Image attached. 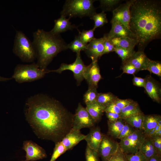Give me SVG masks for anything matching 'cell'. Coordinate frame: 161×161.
Returning a JSON list of instances; mask_svg holds the SVG:
<instances>
[{
	"label": "cell",
	"mask_w": 161,
	"mask_h": 161,
	"mask_svg": "<svg viewBox=\"0 0 161 161\" xmlns=\"http://www.w3.org/2000/svg\"><path fill=\"white\" fill-rule=\"evenodd\" d=\"M111 41L115 47L133 50L137 44L136 39L128 38H116L111 39Z\"/></svg>",
	"instance_id": "cell-24"
},
{
	"label": "cell",
	"mask_w": 161,
	"mask_h": 161,
	"mask_svg": "<svg viewBox=\"0 0 161 161\" xmlns=\"http://www.w3.org/2000/svg\"><path fill=\"white\" fill-rule=\"evenodd\" d=\"M103 37L104 39V50L103 55L114 51L115 46L112 43L111 39L108 37L107 34H105Z\"/></svg>",
	"instance_id": "cell-37"
},
{
	"label": "cell",
	"mask_w": 161,
	"mask_h": 161,
	"mask_svg": "<svg viewBox=\"0 0 161 161\" xmlns=\"http://www.w3.org/2000/svg\"><path fill=\"white\" fill-rule=\"evenodd\" d=\"M129 27L143 51L151 41L161 37V1L134 0L130 8Z\"/></svg>",
	"instance_id": "cell-2"
},
{
	"label": "cell",
	"mask_w": 161,
	"mask_h": 161,
	"mask_svg": "<svg viewBox=\"0 0 161 161\" xmlns=\"http://www.w3.org/2000/svg\"><path fill=\"white\" fill-rule=\"evenodd\" d=\"M32 42L38 58L37 64L42 69L46 67L60 52L67 49V44L60 34L38 29L33 33Z\"/></svg>",
	"instance_id": "cell-3"
},
{
	"label": "cell",
	"mask_w": 161,
	"mask_h": 161,
	"mask_svg": "<svg viewBox=\"0 0 161 161\" xmlns=\"http://www.w3.org/2000/svg\"><path fill=\"white\" fill-rule=\"evenodd\" d=\"M104 39L103 37L95 38L88 44L84 51L92 61L98 60L103 55L104 50Z\"/></svg>",
	"instance_id": "cell-14"
},
{
	"label": "cell",
	"mask_w": 161,
	"mask_h": 161,
	"mask_svg": "<svg viewBox=\"0 0 161 161\" xmlns=\"http://www.w3.org/2000/svg\"><path fill=\"white\" fill-rule=\"evenodd\" d=\"M161 120L160 115H145L142 130L145 136L157 126L159 122Z\"/></svg>",
	"instance_id": "cell-21"
},
{
	"label": "cell",
	"mask_w": 161,
	"mask_h": 161,
	"mask_svg": "<svg viewBox=\"0 0 161 161\" xmlns=\"http://www.w3.org/2000/svg\"><path fill=\"white\" fill-rule=\"evenodd\" d=\"M94 0H67L61 11V16L81 18H90L96 13V8L93 5Z\"/></svg>",
	"instance_id": "cell-4"
},
{
	"label": "cell",
	"mask_w": 161,
	"mask_h": 161,
	"mask_svg": "<svg viewBox=\"0 0 161 161\" xmlns=\"http://www.w3.org/2000/svg\"><path fill=\"white\" fill-rule=\"evenodd\" d=\"M87 44L84 43L81 41L79 35L76 36L72 41L67 44V49H70L73 52L77 53L80 52L81 51H84Z\"/></svg>",
	"instance_id": "cell-29"
},
{
	"label": "cell",
	"mask_w": 161,
	"mask_h": 161,
	"mask_svg": "<svg viewBox=\"0 0 161 161\" xmlns=\"http://www.w3.org/2000/svg\"><path fill=\"white\" fill-rule=\"evenodd\" d=\"M150 73L161 76V63L160 61L150 59L146 69Z\"/></svg>",
	"instance_id": "cell-33"
},
{
	"label": "cell",
	"mask_w": 161,
	"mask_h": 161,
	"mask_svg": "<svg viewBox=\"0 0 161 161\" xmlns=\"http://www.w3.org/2000/svg\"><path fill=\"white\" fill-rule=\"evenodd\" d=\"M160 129H161V120L159 122L157 126L146 137H153L156 132Z\"/></svg>",
	"instance_id": "cell-47"
},
{
	"label": "cell",
	"mask_w": 161,
	"mask_h": 161,
	"mask_svg": "<svg viewBox=\"0 0 161 161\" xmlns=\"http://www.w3.org/2000/svg\"><path fill=\"white\" fill-rule=\"evenodd\" d=\"M150 59L144 52L135 51L127 60L122 64L127 63L132 65L138 72L140 71L146 70Z\"/></svg>",
	"instance_id": "cell-15"
},
{
	"label": "cell",
	"mask_w": 161,
	"mask_h": 161,
	"mask_svg": "<svg viewBox=\"0 0 161 161\" xmlns=\"http://www.w3.org/2000/svg\"><path fill=\"white\" fill-rule=\"evenodd\" d=\"M95 29L94 28L89 30H83L81 32H79V35L81 41L84 44H87L95 38L94 32Z\"/></svg>",
	"instance_id": "cell-36"
},
{
	"label": "cell",
	"mask_w": 161,
	"mask_h": 161,
	"mask_svg": "<svg viewBox=\"0 0 161 161\" xmlns=\"http://www.w3.org/2000/svg\"><path fill=\"white\" fill-rule=\"evenodd\" d=\"M104 134L101 132L99 127L92 129L86 136L84 140L87 142V146L97 152Z\"/></svg>",
	"instance_id": "cell-19"
},
{
	"label": "cell",
	"mask_w": 161,
	"mask_h": 161,
	"mask_svg": "<svg viewBox=\"0 0 161 161\" xmlns=\"http://www.w3.org/2000/svg\"><path fill=\"white\" fill-rule=\"evenodd\" d=\"M55 144L53 151L49 161H55L61 155L67 151L61 141Z\"/></svg>",
	"instance_id": "cell-35"
},
{
	"label": "cell",
	"mask_w": 161,
	"mask_h": 161,
	"mask_svg": "<svg viewBox=\"0 0 161 161\" xmlns=\"http://www.w3.org/2000/svg\"><path fill=\"white\" fill-rule=\"evenodd\" d=\"M125 154L127 161H147L145 157L139 151L134 154Z\"/></svg>",
	"instance_id": "cell-39"
},
{
	"label": "cell",
	"mask_w": 161,
	"mask_h": 161,
	"mask_svg": "<svg viewBox=\"0 0 161 161\" xmlns=\"http://www.w3.org/2000/svg\"><path fill=\"white\" fill-rule=\"evenodd\" d=\"M119 147L118 143L104 135L97 152L103 161H107L117 152Z\"/></svg>",
	"instance_id": "cell-11"
},
{
	"label": "cell",
	"mask_w": 161,
	"mask_h": 161,
	"mask_svg": "<svg viewBox=\"0 0 161 161\" xmlns=\"http://www.w3.org/2000/svg\"><path fill=\"white\" fill-rule=\"evenodd\" d=\"M100 7L102 11H113L122 1L120 0H100Z\"/></svg>",
	"instance_id": "cell-30"
},
{
	"label": "cell",
	"mask_w": 161,
	"mask_h": 161,
	"mask_svg": "<svg viewBox=\"0 0 161 161\" xmlns=\"http://www.w3.org/2000/svg\"><path fill=\"white\" fill-rule=\"evenodd\" d=\"M145 90L149 97L154 101L160 103L161 101V88L160 83L151 75L145 78Z\"/></svg>",
	"instance_id": "cell-13"
},
{
	"label": "cell",
	"mask_w": 161,
	"mask_h": 161,
	"mask_svg": "<svg viewBox=\"0 0 161 161\" xmlns=\"http://www.w3.org/2000/svg\"><path fill=\"white\" fill-rule=\"evenodd\" d=\"M142 112L138 103L133 100L128 105L121 110L120 117L123 119Z\"/></svg>",
	"instance_id": "cell-25"
},
{
	"label": "cell",
	"mask_w": 161,
	"mask_h": 161,
	"mask_svg": "<svg viewBox=\"0 0 161 161\" xmlns=\"http://www.w3.org/2000/svg\"><path fill=\"white\" fill-rule=\"evenodd\" d=\"M86 136L82 134L80 130L72 128L61 142L67 151L72 149L80 142L84 140Z\"/></svg>",
	"instance_id": "cell-17"
},
{
	"label": "cell",
	"mask_w": 161,
	"mask_h": 161,
	"mask_svg": "<svg viewBox=\"0 0 161 161\" xmlns=\"http://www.w3.org/2000/svg\"><path fill=\"white\" fill-rule=\"evenodd\" d=\"M125 123L121 119L114 122L108 121V134L111 137L117 138Z\"/></svg>",
	"instance_id": "cell-26"
},
{
	"label": "cell",
	"mask_w": 161,
	"mask_h": 161,
	"mask_svg": "<svg viewBox=\"0 0 161 161\" xmlns=\"http://www.w3.org/2000/svg\"><path fill=\"white\" fill-rule=\"evenodd\" d=\"M147 161H161V156L157 154L151 157Z\"/></svg>",
	"instance_id": "cell-48"
},
{
	"label": "cell",
	"mask_w": 161,
	"mask_h": 161,
	"mask_svg": "<svg viewBox=\"0 0 161 161\" xmlns=\"http://www.w3.org/2000/svg\"><path fill=\"white\" fill-rule=\"evenodd\" d=\"M133 101L131 99H121L117 98L114 102L116 106L121 110L126 107Z\"/></svg>",
	"instance_id": "cell-43"
},
{
	"label": "cell",
	"mask_w": 161,
	"mask_h": 161,
	"mask_svg": "<svg viewBox=\"0 0 161 161\" xmlns=\"http://www.w3.org/2000/svg\"><path fill=\"white\" fill-rule=\"evenodd\" d=\"M151 138L157 154L161 156V137L155 136Z\"/></svg>",
	"instance_id": "cell-44"
},
{
	"label": "cell",
	"mask_w": 161,
	"mask_h": 161,
	"mask_svg": "<svg viewBox=\"0 0 161 161\" xmlns=\"http://www.w3.org/2000/svg\"><path fill=\"white\" fill-rule=\"evenodd\" d=\"M139 80L141 87L144 88L145 83V79L139 77Z\"/></svg>",
	"instance_id": "cell-50"
},
{
	"label": "cell",
	"mask_w": 161,
	"mask_h": 161,
	"mask_svg": "<svg viewBox=\"0 0 161 161\" xmlns=\"http://www.w3.org/2000/svg\"><path fill=\"white\" fill-rule=\"evenodd\" d=\"M121 109L118 107L114 103H112L105 107L104 112H110L116 113L118 114L120 113Z\"/></svg>",
	"instance_id": "cell-45"
},
{
	"label": "cell",
	"mask_w": 161,
	"mask_h": 161,
	"mask_svg": "<svg viewBox=\"0 0 161 161\" xmlns=\"http://www.w3.org/2000/svg\"><path fill=\"white\" fill-rule=\"evenodd\" d=\"M121 69L123 71V73L133 74L137 72L136 69L132 65L127 63H123Z\"/></svg>",
	"instance_id": "cell-42"
},
{
	"label": "cell",
	"mask_w": 161,
	"mask_h": 161,
	"mask_svg": "<svg viewBox=\"0 0 161 161\" xmlns=\"http://www.w3.org/2000/svg\"><path fill=\"white\" fill-rule=\"evenodd\" d=\"M23 149L26 152V159L24 161H34L47 157L45 150L31 140L24 142Z\"/></svg>",
	"instance_id": "cell-12"
},
{
	"label": "cell",
	"mask_w": 161,
	"mask_h": 161,
	"mask_svg": "<svg viewBox=\"0 0 161 161\" xmlns=\"http://www.w3.org/2000/svg\"><path fill=\"white\" fill-rule=\"evenodd\" d=\"M70 19L61 16L59 18L55 20L54 26L50 31L54 34H60L66 31L77 28L75 25L71 24L69 21Z\"/></svg>",
	"instance_id": "cell-20"
},
{
	"label": "cell",
	"mask_w": 161,
	"mask_h": 161,
	"mask_svg": "<svg viewBox=\"0 0 161 161\" xmlns=\"http://www.w3.org/2000/svg\"><path fill=\"white\" fill-rule=\"evenodd\" d=\"M109 32L107 34L108 37L112 39L116 38H128L136 39L135 37L130 28L123 24L112 23Z\"/></svg>",
	"instance_id": "cell-18"
},
{
	"label": "cell",
	"mask_w": 161,
	"mask_h": 161,
	"mask_svg": "<svg viewBox=\"0 0 161 161\" xmlns=\"http://www.w3.org/2000/svg\"><path fill=\"white\" fill-rule=\"evenodd\" d=\"M145 115L142 112L123 120L126 123L129 124L133 128L142 130Z\"/></svg>",
	"instance_id": "cell-27"
},
{
	"label": "cell",
	"mask_w": 161,
	"mask_h": 161,
	"mask_svg": "<svg viewBox=\"0 0 161 161\" xmlns=\"http://www.w3.org/2000/svg\"><path fill=\"white\" fill-rule=\"evenodd\" d=\"M98 60L92 61L89 65L85 79L87 81L89 87L97 88L99 82L102 78L100 72Z\"/></svg>",
	"instance_id": "cell-16"
},
{
	"label": "cell",
	"mask_w": 161,
	"mask_h": 161,
	"mask_svg": "<svg viewBox=\"0 0 161 161\" xmlns=\"http://www.w3.org/2000/svg\"><path fill=\"white\" fill-rule=\"evenodd\" d=\"M118 97L110 92L98 93L96 102L105 108L113 103Z\"/></svg>",
	"instance_id": "cell-28"
},
{
	"label": "cell",
	"mask_w": 161,
	"mask_h": 161,
	"mask_svg": "<svg viewBox=\"0 0 161 161\" xmlns=\"http://www.w3.org/2000/svg\"><path fill=\"white\" fill-rule=\"evenodd\" d=\"M107 161H127L125 154L119 146L117 152Z\"/></svg>",
	"instance_id": "cell-41"
},
{
	"label": "cell",
	"mask_w": 161,
	"mask_h": 161,
	"mask_svg": "<svg viewBox=\"0 0 161 161\" xmlns=\"http://www.w3.org/2000/svg\"><path fill=\"white\" fill-rule=\"evenodd\" d=\"M146 137L143 130L136 129L132 133L121 140L118 143L119 146L125 154L135 153L139 151Z\"/></svg>",
	"instance_id": "cell-7"
},
{
	"label": "cell",
	"mask_w": 161,
	"mask_h": 161,
	"mask_svg": "<svg viewBox=\"0 0 161 161\" xmlns=\"http://www.w3.org/2000/svg\"><path fill=\"white\" fill-rule=\"evenodd\" d=\"M139 151L145 157L147 160L153 156L158 154L151 137H146L142 143Z\"/></svg>",
	"instance_id": "cell-23"
},
{
	"label": "cell",
	"mask_w": 161,
	"mask_h": 161,
	"mask_svg": "<svg viewBox=\"0 0 161 161\" xmlns=\"http://www.w3.org/2000/svg\"><path fill=\"white\" fill-rule=\"evenodd\" d=\"M85 108L95 123L100 121L105 108L97 102L86 105Z\"/></svg>",
	"instance_id": "cell-22"
},
{
	"label": "cell",
	"mask_w": 161,
	"mask_h": 161,
	"mask_svg": "<svg viewBox=\"0 0 161 161\" xmlns=\"http://www.w3.org/2000/svg\"><path fill=\"white\" fill-rule=\"evenodd\" d=\"M85 108L79 103L73 115L72 128L80 130L86 128H91L95 124Z\"/></svg>",
	"instance_id": "cell-9"
},
{
	"label": "cell",
	"mask_w": 161,
	"mask_h": 161,
	"mask_svg": "<svg viewBox=\"0 0 161 161\" xmlns=\"http://www.w3.org/2000/svg\"><path fill=\"white\" fill-rule=\"evenodd\" d=\"M114 52L121 58L122 63L127 60L135 51L134 49L131 50L115 47Z\"/></svg>",
	"instance_id": "cell-34"
},
{
	"label": "cell",
	"mask_w": 161,
	"mask_h": 161,
	"mask_svg": "<svg viewBox=\"0 0 161 161\" xmlns=\"http://www.w3.org/2000/svg\"><path fill=\"white\" fill-rule=\"evenodd\" d=\"M90 18L94 21V26L93 28L95 29L101 27L108 22L106 14L103 11L99 13H96L92 15Z\"/></svg>",
	"instance_id": "cell-31"
},
{
	"label": "cell",
	"mask_w": 161,
	"mask_h": 161,
	"mask_svg": "<svg viewBox=\"0 0 161 161\" xmlns=\"http://www.w3.org/2000/svg\"><path fill=\"white\" fill-rule=\"evenodd\" d=\"M48 70L40 68L37 64H18L16 67L12 78L18 83L31 82L43 78Z\"/></svg>",
	"instance_id": "cell-6"
},
{
	"label": "cell",
	"mask_w": 161,
	"mask_h": 161,
	"mask_svg": "<svg viewBox=\"0 0 161 161\" xmlns=\"http://www.w3.org/2000/svg\"><path fill=\"white\" fill-rule=\"evenodd\" d=\"M133 84L136 86L141 87V85L139 80V77L134 76L133 79Z\"/></svg>",
	"instance_id": "cell-49"
},
{
	"label": "cell",
	"mask_w": 161,
	"mask_h": 161,
	"mask_svg": "<svg viewBox=\"0 0 161 161\" xmlns=\"http://www.w3.org/2000/svg\"><path fill=\"white\" fill-rule=\"evenodd\" d=\"M13 52L23 61L32 62L36 58L32 42L21 31H16Z\"/></svg>",
	"instance_id": "cell-5"
},
{
	"label": "cell",
	"mask_w": 161,
	"mask_h": 161,
	"mask_svg": "<svg viewBox=\"0 0 161 161\" xmlns=\"http://www.w3.org/2000/svg\"><path fill=\"white\" fill-rule=\"evenodd\" d=\"M97 89L92 87H89L88 89L85 93L83 97L84 102L86 105L96 102L98 94Z\"/></svg>",
	"instance_id": "cell-32"
},
{
	"label": "cell",
	"mask_w": 161,
	"mask_h": 161,
	"mask_svg": "<svg viewBox=\"0 0 161 161\" xmlns=\"http://www.w3.org/2000/svg\"><path fill=\"white\" fill-rule=\"evenodd\" d=\"M135 130L130 125L125 123L117 138L122 139L132 133Z\"/></svg>",
	"instance_id": "cell-40"
},
{
	"label": "cell",
	"mask_w": 161,
	"mask_h": 161,
	"mask_svg": "<svg viewBox=\"0 0 161 161\" xmlns=\"http://www.w3.org/2000/svg\"><path fill=\"white\" fill-rule=\"evenodd\" d=\"M86 161H99V155L97 151L87 145L85 153Z\"/></svg>",
	"instance_id": "cell-38"
},
{
	"label": "cell",
	"mask_w": 161,
	"mask_h": 161,
	"mask_svg": "<svg viewBox=\"0 0 161 161\" xmlns=\"http://www.w3.org/2000/svg\"><path fill=\"white\" fill-rule=\"evenodd\" d=\"M134 1V0L127 1L125 3L120 4L113 10L111 23H117L121 24L130 28V8Z\"/></svg>",
	"instance_id": "cell-10"
},
{
	"label": "cell",
	"mask_w": 161,
	"mask_h": 161,
	"mask_svg": "<svg viewBox=\"0 0 161 161\" xmlns=\"http://www.w3.org/2000/svg\"><path fill=\"white\" fill-rule=\"evenodd\" d=\"M106 114L108 121L110 122H114L120 118L119 114L110 112H106Z\"/></svg>",
	"instance_id": "cell-46"
},
{
	"label": "cell",
	"mask_w": 161,
	"mask_h": 161,
	"mask_svg": "<svg viewBox=\"0 0 161 161\" xmlns=\"http://www.w3.org/2000/svg\"><path fill=\"white\" fill-rule=\"evenodd\" d=\"M26 106L28 122L43 139L56 143L72 128L73 115L56 100L38 95L28 99Z\"/></svg>",
	"instance_id": "cell-1"
},
{
	"label": "cell",
	"mask_w": 161,
	"mask_h": 161,
	"mask_svg": "<svg viewBox=\"0 0 161 161\" xmlns=\"http://www.w3.org/2000/svg\"><path fill=\"white\" fill-rule=\"evenodd\" d=\"M12 79V78H6L3 77H2L0 76V81H5L8 80H10Z\"/></svg>",
	"instance_id": "cell-51"
},
{
	"label": "cell",
	"mask_w": 161,
	"mask_h": 161,
	"mask_svg": "<svg viewBox=\"0 0 161 161\" xmlns=\"http://www.w3.org/2000/svg\"><path fill=\"white\" fill-rule=\"evenodd\" d=\"M89 65H85L83 61L80 56V52L76 53V57L73 63L67 64L62 63L58 69L53 70H48V73L55 72L60 73L65 70H69L74 74L75 79L78 83L80 82L85 78L88 70Z\"/></svg>",
	"instance_id": "cell-8"
}]
</instances>
